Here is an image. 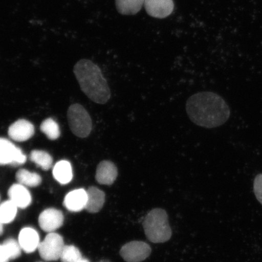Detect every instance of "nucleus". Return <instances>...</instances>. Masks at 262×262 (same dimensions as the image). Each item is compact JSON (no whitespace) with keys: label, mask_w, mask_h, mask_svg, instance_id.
Here are the masks:
<instances>
[{"label":"nucleus","mask_w":262,"mask_h":262,"mask_svg":"<svg viewBox=\"0 0 262 262\" xmlns=\"http://www.w3.org/2000/svg\"><path fill=\"white\" fill-rule=\"evenodd\" d=\"M189 119L196 125L212 129L227 122L231 112L221 96L212 92H201L190 97L186 104Z\"/></svg>","instance_id":"f257e3e1"},{"label":"nucleus","mask_w":262,"mask_h":262,"mask_svg":"<svg viewBox=\"0 0 262 262\" xmlns=\"http://www.w3.org/2000/svg\"><path fill=\"white\" fill-rule=\"evenodd\" d=\"M74 73L81 90L94 102L104 104L110 100L111 94L106 78L98 65L88 59L77 62Z\"/></svg>","instance_id":"f03ea898"},{"label":"nucleus","mask_w":262,"mask_h":262,"mask_svg":"<svg viewBox=\"0 0 262 262\" xmlns=\"http://www.w3.org/2000/svg\"><path fill=\"white\" fill-rule=\"evenodd\" d=\"M143 226L146 237L153 243H164L171 237L168 216L162 209L156 208L150 211L144 219Z\"/></svg>","instance_id":"7ed1b4c3"},{"label":"nucleus","mask_w":262,"mask_h":262,"mask_svg":"<svg viewBox=\"0 0 262 262\" xmlns=\"http://www.w3.org/2000/svg\"><path fill=\"white\" fill-rule=\"evenodd\" d=\"M68 119L72 132L80 138L90 136L93 123L89 113L79 104H74L69 108Z\"/></svg>","instance_id":"20e7f679"},{"label":"nucleus","mask_w":262,"mask_h":262,"mask_svg":"<svg viewBox=\"0 0 262 262\" xmlns=\"http://www.w3.org/2000/svg\"><path fill=\"white\" fill-rule=\"evenodd\" d=\"M64 246L61 235L54 232L48 233L45 240L40 242L38 249L42 259L56 261L60 259Z\"/></svg>","instance_id":"39448f33"},{"label":"nucleus","mask_w":262,"mask_h":262,"mask_svg":"<svg viewBox=\"0 0 262 262\" xmlns=\"http://www.w3.org/2000/svg\"><path fill=\"white\" fill-rule=\"evenodd\" d=\"M26 160L27 157L20 148L11 141L0 138V165L17 166L24 165Z\"/></svg>","instance_id":"423d86ee"},{"label":"nucleus","mask_w":262,"mask_h":262,"mask_svg":"<svg viewBox=\"0 0 262 262\" xmlns=\"http://www.w3.org/2000/svg\"><path fill=\"white\" fill-rule=\"evenodd\" d=\"M151 253L150 246L144 242H129L121 248L120 254L127 262H141L148 257Z\"/></svg>","instance_id":"0eeeda50"},{"label":"nucleus","mask_w":262,"mask_h":262,"mask_svg":"<svg viewBox=\"0 0 262 262\" xmlns=\"http://www.w3.org/2000/svg\"><path fill=\"white\" fill-rule=\"evenodd\" d=\"M64 215L60 210L48 208L42 211L38 217L39 225L45 232H54L63 225Z\"/></svg>","instance_id":"6e6552de"},{"label":"nucleus","mask_w":262,"mask_h":262,"mask_svg":"<svg viewBox=\"0 0 262 262\" xmlns=\"http://www.w3.org/2000/svg\"><path fill=\"white\" fill-rule=\"evenodd\" d=\"M144 6L147 14L160 19L168 17L174 10L173 0H145Z\"/></svg>","instance_id":"1a4fd4ad"},{"label":"nucleus","mask_w":262,"mask_h":262,"mask_svg":"<svg viewBox=\"0 0 262 262\" xmlns=\"http://www.w3.org/2000/svg\"><path fill=\"white\" fill-rule=\"evenodd\" d=\"M34 133V125L25 119L16 121L9 126L8 129L10 138L16 142H25L30 139Z\"/></svg>","instance_id":"9d476101"},{"label":"nucleus","mask_w":262,"mask_h":262,"mask_svg":"<svg viewBox=\"0 0 262 262\" xmlns=\"http://www.w3.org/2000/svg\"><path fill=\"white\" fill-rule=\"evenodd\" d=\"M118 169L115 164L110 160H103L98 164L96 170V179L98 183L111 185L116 181Z\"/></svg>","instance_id":"9b49d317"},{"label":"nucleus","mask_w":262,"mask_h":262,"mask_svg":"<svg viewBox=\"0 0 262 262\" xmlns=\"http://www.w3.org/2000/svg\"><path fill=\"white\" fill-rule=\"evenodd\" d=\"M87 201V191L84 189H77L66 195L63 204L69 211L79 212L86 208Z\"/></svg>","instance_id":"f8f14e48"},{"label":"nucleus","mask_w":262,"mask_h":262,"mask_svg":"<svg viewBox=\"0 0 262 262\" xmlns=\"http://www.w3.org/2000/svg\"><path fill=\"white\" fill-rule=\"evenodd\" d=\"M18 242L22 250L26 253H32L38 248L40 244V236L35 229L24 228L19 232Z\"/></svg>","instance_id":"ddd939ff"},{"label":"nucleus","mask_w":262,"mask_h":262,"mask_svg":"<svg viewBox=\"0 0 262 262\" xmlns=\"http://www.w3.org/2000/svg\"><path fill=\"white\" fill-rule=\"evenodd\" d=\"M10 201L14 203L18 208L25 209L31 205L32 196L25 186L16 183L11 186L8 191Z\"/></svg>","instance_id":"4468645a"},{"label":"nucleus","mask_w":262,"mask_h":262,"mask_svg":"<svg viewBox=\"0 0 262 262\" xmlns=\"http://www.w3.org/2000/svg\"><path fill=\"white\" fill-rule=\"evenodd\" d=\"M87 194L88 201L85 209L91 213L99 212L105 202V193L95 186H91L88 188Z\"/></svg>","instance_id":"2eb2a0df"},{"label":"nucleus","mask_w":262,"mask_h":262,"mask_svg":"<svg viewBox=\"0 0 262 262\" xmlns=\"http://www.w3.org/2000/svg\"><path fill=\"white\" fill-rule=\"evenodd\" d=\"M52 173L54 179L62 185L68 184L73 178L71 164L67 160H61L55 164Z\"/></svg>","instance_id":"dca6fc26"},{"label":"nucleus","mask_w":262,"mask_h":262,"mask_svg":"<svg viewBox=\"0 0 262 262\" xmlns=\"http://www.w3.org/2000/svg\"><path fill=\"white\" fill-rule=\"evenodd\" d=\"M117 11L123 15H134L139 13L145 0H115Z\"/></svg>","instance_id":"f3484780"},{"label":"nucleus","mask_w":262,"mask_h":262,"mask_svg":"<svg viewBox=\"0 0 262 262\" xmlns=\"http://www.w3.org/2000/svg\"><path fill=\"white\" fill-rule=\"evenodd\" d=\"M16 179L19 184L29 187H37L42 182L41 176L38 173L31 172L24 169H19L16 172Z\"/></svg>","instance_id":"a211bd4d"},{"label":"nucleus","mask_w":262,"mask_h":262,"mask_svg":"<svg viewBox=\"0 0 262 262\" xmlns=\"http://www.w3.org/2000/svg\"><path fill=\"white\" fill-rule=\"evenodd\" d=\"M30 159L45 171L50 169L53 163L51 156L45 150H33L30 155Z\"/></svg>","instance_id":"6ab92c4d"},{"label":"nucleus","mask_w":262,"mask_h":262,"mask_svg":"<svg viewBox=\"0 0 262 262\" xmlns=\"http://www.w3.org/2000/svg\"><path fill=\"white\" fill-rule=\"evenodd\" d=\"M17 206L10 200L0 204V221L2 224H8L14 221L17 214Z\"/></svg>","instance_id":"aec40b11"},{"label":"nucleus","mask_w":262,"mask_h":262,"mask_svg":"<svg viewBox=\"0 0 262 262\" xmlns=\"http://www.w3.org/2000/svg\"><path fill=\"white\" fill-rule=\"evenodd\" d=\"M40 129L51 140H57L60 136V127L55 121L51 118L42 122Z\"/></svg>","instance_id":"412c9836"},{"label":"nucleus","mask_w":262,"mask_h":262,"mask_svg":"<svg viewBox=\"0 0 262 262\" xmlns=\"http://www.w3.org/2000/svg\"><path fill=\"white\" fill-rule=\"evenodd\" d=\"M81 252L74 245H65L60 259L62 262H77L81 259Z\"/></svg>","instance_id":"4be33fe9"},{"label":"nucleus","mask_w":262,"mask_h":262,"mask_svg":"<svg viewBox=\"0 0 262 262\" xmlns=\"http://www.w3.org/2000/svg\"><path fill=\"white\" fill-rule=\"evenodd\" d=\"M2 245L4 247L10 260L16 259L20 256L22 249L18 241L10 238L6 239Z\"/></svg>","instance_id":"5701e85b"},{"label":"nucleus","mask_w":262,"mask_h":262,"mask_svg":"<svg viewBox=\"0 0 262 262\" xmlns=\"http://www.w3.org/2000/svg\"><path fill=\"white\" fill-rule=\"evenodd\" d=\"M254 192L255 198L262 205V173L255 177L254 180Z\"/></svg>","instance_id":"b1692460"},{"label":"nucleus","mask_w":262,"mask_h":262,"mask_svg":"<svg viewBox=\"0 0 262 262\" xmlns=\"http://www.w3.org/2000/svg\"><path fill=\"white\" fill-rule=\"evenodd\" d=\"M10 258L3 245H0V262H9Z\"/></svg>","instance_id":"393cba45"},{"label":"nucleus","mask_w":262,"mask_h":262,"mask_svg":"<svg viewBox=\"0 0 262 262\" xmlns=\"http://www.w3.org/2000/svg\"><path fill=\"white\" fill-rule=\"evenodd\" d=\"M3 233V224L0 221V235H2Z\"/></svg>","instance_id":"a878e982"},{"label":"nucleus","mask_w":262,"mask_h":262,"mask_svg":"<svg viewBox=\"0 0 262 262\" xmlns=\"http://www.w3.org/2000/svg\"><path fill=\"white\" fill-rule=\"evenodd\" d=\"M77 262H90L89 260L86 259V258H82L81 260Z\"/></svg>","instance_id":"bb28decb"}]
</instances>
